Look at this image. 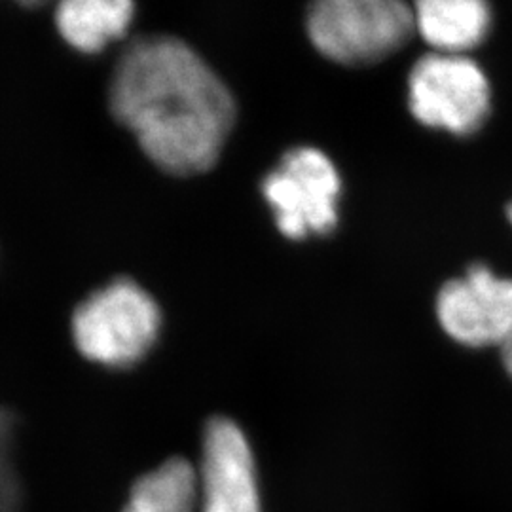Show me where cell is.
I'll use <instances>...</instances> for the list:
<instances>
[{
	"label": "cell",
	"mask_w": 512,
	"mask_h": 512,
	"mask_svg": "<svg viewBox=\"0 0 512 512\" xmlns=\"http://www.w3.org/2000/svg\"><path fill=\"white\" fill-rule=\"evenodd\" d=\"M414 18L437 54L463 55L480 46L492 29V8L482 0H421Z\"/></svg>",
	"instance_id": "cell-8"
},
{
	"label": "cell",
	"mask_w": 512,
	"mask_h": 512,
	"mask_svg": "<svg viewBox=\"0 0 512 512\" xmlns=\"http://www.w3.org/2000/svg\"><path fill=\"white\" fill-rule=\"evenodd\" d=\"M198 501V471L188 461L173 458L133 484L122 512H196Z\"/></svg>",
	"instance_id": "cell-10"
},
{
	"label": "cell",
	"mask_w": 512,
	"mask_h": 512,
	"mask_svg": "<svg viewBox=\"0 0 512 512\" xmlns=\"http://www.w3.org/2000/svg\"><path fill=\"white\" fill-rule=\"evenodd\" d=\"M133 19L129 0H67L57 6L55 27L82 54H97L124 37Z\"/></svg>",
	"instance_id": "cell-9"
},
{
	"label": "cell",
	"mask_w": 512,
	"mask_h": 512,
	"mask_svg": "<svg viewBox=\"0 0 512 512\" xmlns=\"http://www.w3.org/2000/svg\"><path fill=\"white\" fill-rule=\"evenodd\" d=\"M414 31V10L401 0H323L308 14L313 46L332 61L353 67L395 54Z\"/></svg>",
	"instance_id": "cell-3"
},
{
	"label": "cell",
	"mask_w": 512,
	"mask_h": 512,
	"mask_svg": "<svg viewBox=\"0 0 512 512\" xmlns=\"http://www.w3.org/2000/svg\"><path fill=\"white\" fill-rule=\"evenodd\" d=\"M342 181L329 158L311 147L289 150L262 181V194L283 236H325L338 224Z\"/></svg>",
	"instance_id": "cell-5"
},
{
	"label": "cell",
	"mask_w": 512,
	"mask_h": 512,
	"mask_svg": "<svg viewBox=\"0 0 512 512\" xmlns=\"http://www.w3.org/2000/svg\"><path fill=\"white\" fill-rule=\"evenodd\" d=\"M501 359H503L505 370L509 372V376L512 378V338L501 348Z\"/></svg>",
	"instance_id": "cell-12"
},
{
	"label": "cell",
	"mask_w": 512,
	"mask_h": 512,
	"mask_svg": "<svg viewBox=\"0 0 512 512\" xmlns=\"http://www.w3.org/2000/svg\"><path fill=\"white\" fill-rule=\"evenodd\" d=\"M198 488L202 512H262L253 450L236 421H207Z\"/></svg>",
	"instance_id": "cell-7"
},
{
	"label": "cell",
	"mask_w": 512,
	"mask_h": 512,
	"mask_svg": "<svg viewBox=\"0 0 512 512\" xmlns=\"http://www.w3.org/2000/svg\"><path fill=\"white\" fill-rule=\"evenodd\" d=\"M507 217H509V220L512 222V202L509 203V207H507Z\"/></svg>",
	"instance_id": "cell-13"
},
{
	"label": "cell",
	"mask_w": 512,
	"mask_h": 512,
	"mask_svg": "<svg viewBox=\"0 0 512 512\" xmlns=\"http://www.w3.org/2000/svg\"><path fill=\"white\" fill-rule=\"evenodd\" d=\"M408 105L427 128L458 137L482 128L492 110V88L484 71L465 55L427 54L408 76Z\"/></svg>",
	"instance_id": "cell-4"
},
{
	"label": "cell",
	"mask_w": 512,
	"mask_h": 512,
	"mask_svg": "<svg viewBox=\"0 0 512 512\" xmlns=\"http://www.w3.org/2000/svg\"><path fill=\"white\" fill-rule=\"evenodd\" d=\"M437 315L442 329L459 344L503 348L512 338V279L475 264L465 277L440 289Z\"/></svg>",
	"instance_id": "cell-6"
},
{
	"label": "cell",
	"mask_w": 512,
	"mask_h": 512,
	"mask_svg": "<svg viewBox=\"0 0 512 512\" xmlns=\"http://www.w3.org/2000/svg\"><path fill=\"white\" fill-rule=\"evenodd\" d=\"M162 313L154 298L131 279H116L90 294L73 313L74 346L92 363L126 368L156 344Z\"/></svg>",
	"instance_id": "cell-2"
},
{
	"label": "cell",
	"mask_w": 512,
	"mask_h": 512,
	"mask_svg": "<svg viewBox=\"0 0 512 512\" xmlns=\"http://www.w3.org/2000/svg\"><path fill=\"white\" fill-rule=\"evenodd\" d=\"M14 416L0 408V512H19L21 509V486L14 467Z\"/></svg>",
	"instance_id": "cell-11"
},
{
	"label": "cell",
	"mask_w": 512,
	"mask_h": 512,
	"mask_svg": "<svg viewBox=\"0 0 512 512\" xmlns=\"http://www.w3.org/2000/svg\"><path fill=\"white\" fill-rule=\"evenodd\" d=\"M110 109L154 164L183 177L217 164L236 118L224 82L173 37L129 44L112 74Z\"/></svg>",
	"instance_id": "cell-1"
}]
</instances>
